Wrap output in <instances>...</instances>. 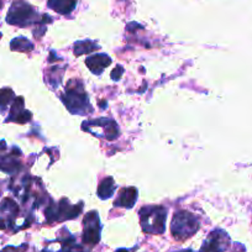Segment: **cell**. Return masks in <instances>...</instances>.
<instances>
[{
    "label": "cell",
    "mask_w": 252,
    "mask_h": 252,
    "mask_svg": "<svg viewBox=\"0 0 252 252\" xmlns=\"http://www.w3.org/2000/svg\"><path fill=\"white\" fill-rule=\"evenodd\" d=\"M66 108L72 114L87 115L92 113V106L89 104L88 95L83 88V84L79 81H71L66 89V93L61 96Z\"/></svg>",
    "instance_id": "cell-1"
},
{
    "label": "cell",
    "mask_w": 252,
    "mask_h": 252,
    "mask_svg": "<svg viewBox=\"0 0 252 252\" xmlns=\"http://www.w3.org/2000/svg\"><path fill=\"white\" fill-rule=\"evenodd\" d=\"M167 209L161 205H150L140 210L141 227L147 234H163L166 230Z\"/></svg>",
    "instance_id": "cell-2"
},
{
    "label": "cell",
    "mask_w": 252,
    "mask_h": 252,
    "mask_svg": "<svg viewBox=\"0 0 252 252\" xmlns=\"http://www.w3.org/2000/svg\"><path fill=\"white\" fill-rule=\"evenodd\" d=\"M199 220L188 210H179L172 220L171 231L177 240H186L199 230Z\"/></svg>",
    "instance_id": "cell-3"
},
{
    "label": "cell",
    "mask_w": 252,
    "mask_h": 252,
    "mask_svg": "<svg viewBox=\"0 0 252 252\" xmlns=\"http://www.w3.org/2000/svg\"><path fill=\"white\" fill-rule=\"evenodd\" d=\"M38 14L33 6L28 4L24 0L14 1L13 5L9 9L6 21L8 24L19 28H26V26L33 25L37 23Z\"/></svg>",
    "instance_id": "cell-4"
},
{
    "label": "cell",
    "mask_w": 252,
    "mask_h": 252,
    "mask_svg": "<svg viewBox=\"0 0 252 252\" xmlns=\"http://www.w3.org/2000/svg\"><path fill=\"white\" fill-rule=\"evenodd\" d=\"M83 130L106 140H115L120 134L118 124L110 119H96V120L86 121L83 123Z\"/></svg>",
    "instance_id": "cell-5"
},
{
    "label": "cell",
    "mask_w": 252,
    "mask_h": 252,
    "mask_svg": "<svg viewBox=\"0 0 252 252\" xmlns=\"http://www.w3.org/2000/svg\"><path fill=\"white\" fill-rule=\"evenodd\" d=\"M83 205H78V208L74 205L68 204V200L62 199L57 205H51L46 210V217L48 218V221H63V220L74 219L82 212Z\"/></svg>",
    "instance_id": "cell-6"
},
{
    "label": "cell",
    "mask_w": 252,
    "mask_h": 252,
    "mask_svg": "<svg viewBox=\"0 0 252 252\" xmlns=\"http://www.w3.org/2000/svg\"><path fill=\"white\" fill-rule=\"evenodd\" d=\"M84 230H83V242L89 246H94L100 240V220H99L98 213L96 212H89L86 215L83 220Z\"/></svg>",
    "instance_id": "cell-7"
},
{
    "label": "cell",
    "mask_w": 252,
    "mask_h": 252,
    "mask_svg": "<svg viewBox=\"0 0 252 252\" xmlns=\"http://www.w3.org/2000/svg\"><path fill=\"white\" fill-rule=\"evenodd\" d=\"M230 246V237L224 230L217 229L209 234L202 246V252H225Z\"/></svg>",
    "instance_id": "cell-8"
},
{
    "label": "cell",
    "mask_w": 252,
    "mask_h": 252,
    "mask_svg": "<svg viewBox=\"0 0 252 252\" xmlns=\"http://www.w3.org/2000/svg\"><path fill=\"white\" fill-rule=\"evenodd\" d=\"M30 119H31V113L24 109V99L23 98L15 99L13 106H11L10 115H9V118L6 119V121H14V123L25 124L28 123Z\"/></svg>",
    "instance_id": "cell-9"
},
{
    "label": "cell",
    "mask_w": 252,
    "mask_h": 252,
    "mask_svg": "<svg viewBox=\"0 0 252 252\" xmlns=\"http://www.w3.org/2000/svg\"><path fill=\"white\" fill-rule=\"evenodd\" d=\"M86 64L89 69H91L92 73L94 74H101V72L105 69V67H108L109 64H111V58L108 55H104V53H99V55L91 56V57L87 58Z\"/></svg>",
    "instance_id": "cell-10"
},
{
    "label": "cell",
    "mask_w": 252,
    "mask_h": 252,
    "mask_svg": "<svg viewBox=\"0 0 252 252\" xmlns=\"http://www.w3.org/2000/svg\"><path fill=\"white\" fill-rule=\"evenodd\" d=\"M137 200V189L134 187H129V188H124L119 192L118 199L115 200L114 205L115 207H121V208H127V209H131L135 205Z\"/></svg>",
    "instance_id": "cell-11"
},
{
    "label": "cell",
    "mask_w": 252,
    "mask_h": 252,
    "mask_svg": "<svg viewBox=\"0 0 252 252\" xmlns=\"http://www.w3.org/2000/svg\"><path fill=\"white\" fill-rule=\"evenodd\" d=\"M48 6L61 15H68L76 9L77 0H48Z\"/></svg>",
    "instance_id": "cell-12"
},
{
    "label": "cell",
    "mask_w": 252,
    "mask_h": 252,
    "mask_svg": "<svg viewBox=\"0 0 252 252\" xmlns=\"http://www.w3.org/2000/svg\"><path fill=\"white\" fill-rule=\"evenodd\" d=\"M115 192V184H114V179L111 177L104 179L98 187V197L100 199H108Z\"/></svg>",
    "instance_id": "cell-13"
},
{
    "label": "cell",
    "mask_w": 252,
    "mask_h": 252,
    "mask_svg": "<svg viewBox=\"0 0 252 252\" xmlns=\"http://www.w3.org/2000/svg\"><path fill=\"white\" fill-rule=\"evenodd\" d=\"M11 50L20 51V52H29L33 48V45L25 37H16L10 43Z\"/></svg>",
    "instance_id": "cell-14"
},
{
    "label": "cell",
    "mask_w": 252,
    "mask_h": 252,
    "mask_svg": "<svg viewBox=\"0 0 252 252\" xmlns=\"http://www.w3.org/2000/svg\"><path fill=\"white\" fill-rule=\"evenodd\" d=\"M96 48L99 47L95 42H92V41H82V42H77L74 45V55H84V53H89L92 51L96 50Z\"/></svg>",
    "instance_id": "cell-15"
},
{
    "label": "cell",
    "mask_w": 252,
    "mask_h": 252,
    "mask_svg": "<svg viewBox=\"0 0 252 252\" xmlns=\"http://www.w3.org/2000/svg\"><path fill=\"white\" fill-rule=\"evenodd\" d=\"M14 92L10 88L0 89V109H5L13 101Z\"/></svg>",
    "instance_id": "cell-16"
},
{
    "label": "cell",
    "mask_w": 252,
    "mask_h": 252,
    "mask_svg": "<svg viewBox=\"0 0 252 252\" xmlns=\"http://www.w3.org/2000/svg\"><path fill=\"white\" fill-rule=\"evenodd\" d=\"M123 72H124V69L121 68L120 66H118V71H116V68L114 69V71L111 72V77H113L114 81H118V79H120V76L123 74Z\"/></svg>",
    "instance_id": "cell-17"
},
{
    "label": "cell",
    "mask_w": 252,
    "mask_h": 252,
    "mask_svg": "<svg viewBox=\"0 0 252 252\" xmlns=\"http://www.w3.org/2000/svg\"><path fill=\"white\" fill-rule=\"evenodd\" d=\"M4 227H5V222L3 219H0V229H4Z\"/></svg>",
    "instance_id": "cell-18"
},
{
    "label": "cell",
    "mask_w": 252,
    "mask_h": 252,
    "mask_svg": "<svg viewBox=\"0 0 252 252\" xmlns=\"http://www.w3.org/2000/svg\"><path fill=\"white\" fill-rule=\"evenodd\" d=\"M116 252H129V251H127V250H125V249H121V250H118Z\"/></svg>",
    "instance_id": "cell-19"
},
{
    "label": "cell",
    "mask_w": 252,
    "mask_h": 252,
    "mask_svg": "<svg viewBox=\"0 0 252 252\" xmlns=\"http://www.w3.org/2000/svg\"><path fill=\"white\" fill-rule=\"evenodd\" d=\"M10 251V249H9V247H6V249H4V251H1V252H9Z\"/></svg>",
    "instance_id": "cell-20"
},
{
    "label": "cell",
    "mask_w": 252,
    "mask_h": 252,
    "mask_svg": "<svg viewBox=\"0 0 252 252\" xmlns=\"http://www.w3.org/2000/svg\"><path fill=\"white\" fill-rule=\"evenodd\" d=\"M179 252H193L192 250H183V251H179Z\"/></svg>",
    "instance_id": "cell-21"
},
{
    "label": "cell",
    "mask_w": 252,
    "mask_h": 252,
    "mask_svg": "<svg viewBox=\"0 0 252 252\" xmlns=\"http://www.w3.org/2000/svg\"><path fill=\"white\" fill-rule=\"evenodd\" d=\"M3 8V0H0V9Z\"/></svg>",
    "instance_id": "cell-22"
}]
</instances>
